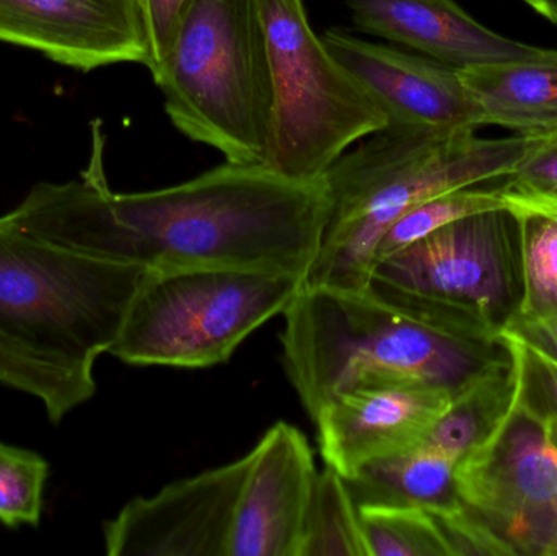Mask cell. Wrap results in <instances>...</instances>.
Instances as JSON below:
<instances>
[{"label": "cell", "mask_w": 557, "mask_h": 556, "mask_svg": "<svg viewBox=\"0 0 557 556\" xmlns=\"http://www.w3.org/2000/svg\"><path fill=\"white\" fill-rule=\"evenodd\" d=\"M529 137V136H527ZM506 183L519 191L557 198V139H533Z\"/></svg>", "instance_id": "24"}, {"label": "cell", "mask_w": 557, "mask_h": 556, "mask_svg": "<svg viewBox=\"0 0 557 556\" xmlns=\"http://www.w3.org/2000/svg\"><path fill=\"white\" fill-rule=\"evenodd\" d=\"M49 466L39 454L0 441V522L38 526Z\"/></svg>", "instance_id": "23"}, {"label": "cell", "mask_w": 557, "mask_h": 556, "mask_svg": "<svg viewBox=\"0 0 557 556\" xmlns=\"http://www.w3.org/2000/svg\"><path fill=\"white\" fill-rule=\"evenodd\" d=\"M82 178L39 183L3 221L107 260L146 268L222 267L307 280L330 218L324 176L297 182L263 163L222 165L169 188L113 193L100 131Z\"/></svg>", "instance_id": "1"}, {"label": "cell", "mask_w": 557, "mask_h": 556, "mask_svg": "<svg viewBox=\"0 0 557 556\" xmlns=\"http://www.w3.org/2000/svg\"><path fill=\"white\" fill-rule=\"evenodd\" d=\"M529 137H533V139H557V127L556 129L545 131V133L530 134Z\"/></svg>", "instance_id": "29"}, {"label": "cell", "mask_w": 557, "mask_h": 556, "mask_svg": "<svg viewBox=\"0 0 557 556\" xmlns=\"http://www.w3.org/2000/svg\"><path fill=\"white\" fill-rule=\"evenodd\" d=\"M458 460L421 444L414 449L373 460L347 477L346 485L359 506H411L429 512L460 508Z\"/></svg>", "instance_id": "17"}, {"label": "cell", "mask_w": 557, "mask_h": 556, "mask_svg": "<svg viewBox=\"0 0 557 556\" xmlns=\"http://www.w3.org/2000/svg\"><path fill=\"white\" fill-rule=\"evenodd\" d=\"M257 3L271 74L263 165L297 182L323 178L350 146L388 127V120L313 32L304 0Z\"/></svg>", "instance_id": "8"}, {"label": "cell", "mask_w": 557, "mask_h": 556, "mask_svg": "<svg viewBox=\"0 0 557 556\" xmlns=\"http://www.w3.org/2000/svg\"><path fill=\"white\" fill-rule=\"evenodd\" d=\"M318 470L307 437L285 421L250 453L228 556H298Z\"/></svg>", "instance_id": "13"}, {"label": "cell", "mask_w": 557, "mask_h": 556, "mask_svg": "<svg viewBox=\"0 0 557 556\" xmlns=\"http://www.w3.org/2000/svg\"><path fill=\"white\" fill-rule=\"evenodd\" d=\"M483 185L442 193L406 211L398 221L393 222L392 227L380 242L375 264L451 222L481 214V212L507 209L504 183L499 186Z\"/></svg>", "instance_id": "21"}, {"label": "cell", "mask_w": 557, "mask_h": 556, "mask_svg": "<svg viewBox=\"0 0 557 556\" xmlns=\"http://www.w3.org/2000/svg\"><path fill=\"white\" fill-rule=\"evenodd\" d=\"M321 38L375 101L388 126L442 134L480 129L458 69L363 41L343 29H327Z\"/></svg>", "instance_id": "11"}, {"label": "cell", "mask_w": 557, "mask_h": 556, "mask_svg": "<svg viewBox=\"0 0 557 556\" xmlns=\"http://www.w3.org/2000/svg\"><path fill=\"white\" fill-rule=\"evenodd\" d=\"M250 453L235 462L131 499L104 522L110 556H228Z\"/></svg>", "instance_id": "10"}, {"label": "cell", "mask_w": 557, "mask_h": 556, "mask_svg": "<svg viewBox=\"0 0 557 556\" xmlns=\"http://www.w3.org/2000/svg\"><path fill=\"white\" fill-rule=\"evenodd\" d=\"M516 335V333H513ZM525 346L527 353H529L530 359L539 366L540 371L545 375L546 384H548L549 394H552L553 400L557 405V361L556 359L549 358L545 353L540 351L535 346L529 345V343L520 339ZM557 413V410H556Z\"/></svg>", "instance_id": "27"}, {"label": "cell", "mask_w": 557, "mask_h": 556, "mask_svg": "<svg viewBox=\"0 0 557 556\" xmlns=\"http://www.w3.org/2000/svg\"><path fill=\"white\" fill-rule=\"evenodd\" d=\"M0 41L81 71L149 64L139 0H0Z\"/></svg>", "instance_id": "12"}, {"label": "cell", "mask_w": 557, "mask_h": 556, "mask_svg": "<svg viewBox=\"0 0 557 556\" xmlns=\"http://www.w3.org/2000/svg\"><path fill=\"white\" fill-rule=\"evenodd\" d=\"M532 140L385 127L324 173L330 218L305 284L366 289L376 248L406 211L454 189L512 175Z\"/></svg>", "instance_id": "3"}, {"label": "cell", "mask_w": 557, "mask_h": 556, "mask_svg": "<svg viewBox=\"0 0 557 556\" xmlns=\"http://www.w3.org/2000/svg\"><path fill=\"white\" fill-rule=\"evenodd\" d=\"M150 74L176 129L227 162L263 163L271 74L257 0H189Z\"/></svg>", "instance_id": "4"}, {"label": "cell", "mask_w": 557, "mask_h": 556, "mask_svg": "<svg viewBox=\"0 0 557 556\" xmlns=\"http://www.w3.org/2000/svg\"><path fill=\"white\" fill-rule=\"evenodd\" d=\"M455 394L421 385L360 388L324 405L314 423L321 456L344 479L366 464L424 443Z\"/></svg>", "instance_id": "14"}, {"label": "cell", "mask_w": 557, "mask_h": 556, "mask_svg": "<svg viewBox=\"0 0 557 556\" xmlns=\"http://www.w3.org/2000/svg\"><path fill=\"white\" fill-rule=\"evenodd\" d=\"M305 281L244 268H147L110 355L131 366L222 365Z\"/></svg>", "instance_id": "7"}, {"label": "cell", "mask_w": 557, "mask_h": 556, "mask_svg": "<svg viewBox=\"0 0 557 556\" xmlns=\"http://www.w3.org/2000/svg\"><path fill=\"white\" fill-rule=\"evenodd\" d=\"M503 339L516 391L490 436L458 462V498L513 555H557V446L548 413L530 401L525 346L512 332Z\"/></svg>", "instance_id": "9"}, {"label": "cell", "mask_w": 557, "mask_h": 556, "mask_svg": "<svg viewBox=\"0 0 557 556\" xmlns=\"http://www.w3.org/2000/svg\"><path fill=\"white\" fill-rule=\"evenodd\" d=\"M298 556H369L359 508L346 480L333 467L318 472Z\"/></svg>", "instance_id": "20"}, {"label": "cell", "mask_w": 557, "mask_h": 556, "mask_svg": "<svg viewBox=\"0 0 557 556\" xmlns=\"http://www.w3.org/2000/svg\"><path fill=\"white\" fill-rule=\"evenodd\" d=\"M366 289L451 335L499 342L522 299L519 221L496 209L451 222L379 261Z\"/></svg>", "instance_id": "6"}, {"label": "cell", "mask_w": 557, "mask_h": 556, "mask_svg": "<svg viewBox=\"0 0 557 556\" xmlns=\"http://www.w3.org/2000/svg\"><path fill=\"white\" fill-rule=\"evenodd\" d=\"M0 385L38 398L52 423L90 400L97 392L94 371L74 368L32 351L0 333Z\"/></svg>", "instance_id": "19"}, {"label": "cell", "mask_w": 557, "mask_h": 556, "mask_svg": "<svg viewBox=\"0 0 557 556\" xmlns=\"http://www.w3.org/2000/svg\"><path fill=\"white\" fill-rule=\"evenodd\" d=\"M504 189L522 250V299L510 322L539 319L557 312V198L510 188L506 178Z\"/></svg>", "instance_id": "18"}, {"label": "cell", "mask_w": 557, "mask_h": 556, "mask_svg": "<svg viewBox=\"0 0 557 556\" xmlns=\"http://www.w3.org/2000/svg\"><path fill=\"white\" fill-rule=\"evenodd\" d=\"M504 330L516 333L520 339L557 361V312L533 320H517Z\"/></svg>", "instance_id": "26"}, {"label": "cell", "mask_w": 557, "mask_h": 556, "mask_svg": "<svg viewBox=\"0 0 557 556\" xmlns=\"http://www.w3.org/2000/svg\"><path fill=\"white\" fill-rule=\"evenodd\" d=\"M188 2L189 0H139L144 29H146L147 49H149L147 69L150 72L156 71L157 65L165 55L173 33L178 25L180 16Z\"/></svg>", "instance_id": "25"}, {"label": "cell", "mask_w": 557, "mask_h": 556, "mask_svg": "<svg viewBox=\"0 0 557 556\" xmlns=\"http://www.w3.org/2000/svg\"><path fill=\"white\" fill-rule=\"evenodd\" d=\"M284 317L282 361L311 420L360 388L421 385L457 395L512 362L510 351L494 355L496 342L435 329L367 289L304 284Z\"/></svg>", "instance_id": "2"}, {"label": "cell", "mask_w": 557, "mask_h": 556, "mask_svg": "<svg viewBox=\"0 0 557 556\" xmlns=\"http://www.w3.org/2000/svg\"><path fill=\"white\" fill-rule=\"evenodd\" d=\"M146 270L62 247L0 218V333L94 371L116 342Z\"/></svg>", "instance_id": "5"}, {"label": "cell", "mask_w": 557, "mask_h": 556, "mask_svg": "<svg viewBox=\"0 0 557 556\" xmlns=\"http://www.w3.org/2000/svg\"><path fill=\"white\" fill-rule=\"evenodd\" d=\"M362 32L414 49L422 55L467 69L519 61L543 48L506 38L465 12L455 0H344Z\"/></svg>", "instance_id": "15"}, {"label": "cell", "mask_w": 557, "mask_h": 556, "mask_svg": "<svg viewBox=\"0 0 557 556\" xmlns=\"http://www.w3.org/2000/svg\"><path fill=\"white\" fill-rule=\"evenodd\" d=\"M522 2L535 10L543 18L557 25V0H522Z\"/></svg>", "instance_id": "28"}, {"label": "cell", "mask_w": 557, "mask_h": 556, "mask_svg": "<svg viewBox=\"0 0 557 556\" xmlns=\"http://www.w3.org/2000/svg\"><path fill=\"white\" fill-rule=\"evenodd\" d=\"M369 556H454L432 512L411 506H359Z\"/></svg>", "instance_id": "22"}, {"label": "cell", "mask_w": 557, "mask_h": 556, "mask_svg": "<svg viewBox=\"0 0 557 556\" xmlns=\"http://www.w3.org/2000/svg\"><path fill=\"white\" fill-rule=\"evenodd\" d=\"M458 72L476 108L480 127L499 126L523 136L556 129L557 49Z\"/></svg>", "instance_id": "16"}]
</instances>
